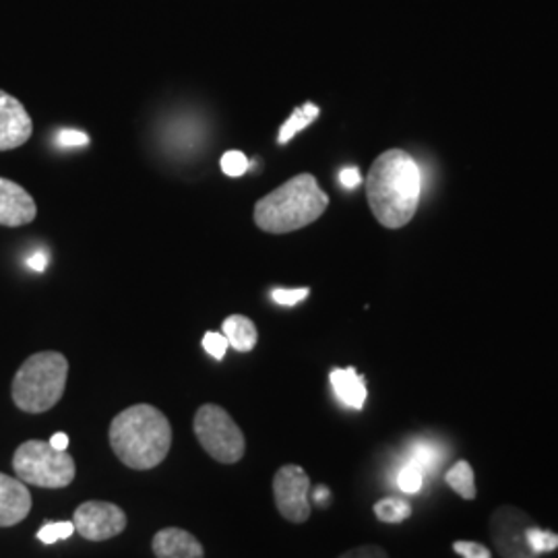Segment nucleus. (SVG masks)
I'll return each instance as SVG.
<instances>
[{
  "label": "nucleus",
  "instance_id": "1",
  "mask_svg": "<svg viewBox=\"0 0 558 558\" xmlns=\"http://www.w3.org/2000/svg\"><path fill=\"white\" fill-rule=\"evenodd\" d=\"M422 195V172L403 149H389L373 161L366 177V199L373 216L389 230L403 228L416 216Z\"/></svg>",
  "mask_w": 558,
  "mask_h": 558
},
{
  "label": "nucleus",
  "instance_id": "2",
  "mask_svg": "<svg viewBox=\"0 0 558 558\" xmlns=\"http://www.w3.org/2000/svg\"><path fill=\"white\" fill-rule=\"evenodd\" d=\"M108 440L120 463L137 472H147L168 458L172 449V426L156 405L137 403L114 416Z\"/></svg>",
  "mask_w": 558,
  "mask_h": 558
},
{
  "label": "nucleus",
  "instance_id": "3",
  "mask_svg": "<svg viewBox=\"0 0 558 558\" xmlns=\"http://www.w3.org/2000/svg\"><path fill=\"white\" fill-rule=\"evenodd\" d=\"M327 207L329 197L319 182L313 174L304 172L257 201L253 218L263 232L288 234L315 223Z\"/></svg>",
  "mask_w": 558,
  "mask_h": 558
},
{
  "label": "nucleus",
  "instance_id": "4",
  "mask_svg": "<svg viewBox=\"0 0 558 558\" xmlns=\"http://www.w3.org/2000/svg\"><path fill=\"white\" fill-rule=\"evenodd\" d=\"M69 377V360L60 352H38L25 360L11 385V398L25 414H44L59 403Z\"/></svg>",
  "mask_w": 558,
  "mask_h": 558
},
{
  "label": "nucleus",
  "instance_id": "5",
  "mask_svg": "<svg viewBox=\"0 0 558 558\" xmlns=\"http://www.w3.org/2000/svg\"><path fill=\"white\" fill-rule=\"evenodd\" d=\"M13 470L21 482L50 490L66 488L77 476L75 458L69 451H57L50 440L21 442L13 456Z\"/></svg>",
  "mask_w": 558,
  "mask_h": 558
},
{
  "label": "nucleus",
  "instance_id": "6",
  "mask_svg": "<svg viewBox=\"0 0 558 558\" xmlns=\"http://www.w3.org/2000/svg\"><path fill=\"white\" fill-rule=\"evenodd\" d=\"M193 430L203 451L223 465H234L246 453L244 433L218 403L201 405L193 420Z\"/></svg>",
  "mask_w": 558,
  "mask_h": 558
},
{
  "label": "nucleus",
  "instance_id": "7",
  "mask_svg": "<svg viewBox=\"0 0 558 558\" xmlns=\"http://www.w3.org/2000/svg\"><path fill=\"white\" fill-rule=\"evenodd\" d=\"M534 519L518 507H499L490 518V538L502 558H539L530 544Z\"/></svg>",
  "mask_w": 558,
  "mask_h": 558
},
{
  "label": "nucleus",
  "instance_id": "8",
  "mask_svg": "<svg viewBox=\"0 0 558 558\" xmlns=\"http://www.w3.org/2000/svg\"><path fill=\"white\" fill-rule=\"evenodd\" d=\"M271 490L279 515L286 521L299 525L311 519V478L300 465H281L271 482Z\"/></svg>",
  "mask_w": 558,
  "mask_h": 558
},
{
  "label": "nucleus",
  "instance_id": "9",
  "mask_svg": "<svg viewBox=\"0 0 558 558\" xmlns=\"http://www.w3.org/2000/svg\"><path fill=\"white\" fill-rule=\"evenodd\" d=\"M73 523L81 538L89 542H106V539L117 538L126 530L129 518L124 509H120L114 502L87 500V502H81L75 509Z\"/></svg>",
  "mask_w": 558,
  "mask_h": 558
},
{
  "label": "nucleus",
  "instance_id": "10",
  "mask_svg": "<svg viewBox=\"0 0 558 558\" xmlns=\"http://www.w3.org/2000/svg\"><path fill=\"white\" fill-rule=\"evenodd\" d=\"M34 122L25 106L0 89V151H11L32 140Z\"/></svg>",
  "mask_w": 558,
  "mask_h": 558
},
{
  "label": "nucleus",
  "instance_id": "11",
  "mask_svg": "<svg viewBox=\"0 0 558 558\" xmlns=\"http://www.w3.org/2000/svg\"><path fill=\"white\" fill-rule=\"evenodd\" d=\"M38 205L34 197L13 180L0 177V226L20 228L36 220Z\"/></svg>",
  "mask_w": 558,
  "mask_h": 558
},
{
  "label": "nucleus",
  "instance_id": "12",
  "mask_svg": "<svg viewBox=\"0 0 558 558\" xmlns=\"http://www.w3.org/2000/svg\"><path fill=\"white\" fill-rule=\"evenodd\" d=\"M32 511V493L27 484L0 472V527L20 525Z\"/></svg>",
  "mask_w": 558,
  "mask_h": 558
},
{
  "label": "nucleus",
  "instance_id": "13",
  "mask_svg": "<svg viewBox=\"0 0 558 558\" xmlns=\"http://www.w3.org/2000/svg\"><path fill=\"white\" fill-rule=\"evenodd\" d=\"M156 558H205V548L197 536L182 527H163L151 539Z\"/></svg>",
  "mask_w": 558,
  "mask_h": 558
},
{
  "label": "nucleus",
  "instance_id": "14",
  "mask_svg": "<svg viewBox=\"0 0 558 558\" xmlns=\"http://www.w3.org/2000/svg\"><path fill=\"white\" fill-rule=\"evenodd\" d=\"M331 387H333V393L336 398L350 410H362L366 398H368V391H366V383L364 377L359 375V371L354 366H348V368H333L331 375Z\"/></svg>",
  "mask_w": 558,
  "mask_h": 558
},
{
  "label": "nucleus",
  "instance_id": "15",
  "mask_svg": "<svg viewBox=\"0 0 558 558\" xmlns=\"http://www.w3.org/2000/svg\"><path fill=\"white\" fill-rule=\"evenodd\" d=\"M221 333L236 352H253L259 341L257 325L244 315H230L221 323Z\"/></svg>",
  "mask_w": 558,
  "mask_h": 558
},
{
  "label": "nucleus",
  "instance_id": "16",
  "mask_svg": "<svg viewBox=\"0 0 558 558\" xmlns=\"http://www.w3.org/2000/svg\"><path fill=\"white\" fill-rule=\"evenodd\" d=\"M320 110L317 104H304L299 106L290 119L286 120L279 129L278 143L279 145H286L290 141L294 140L299 135L300 131H304L306 126H311L315 120L319 119Z\"/></svg>",
  "mask_w": 558,
  "mask_h": 558
},
{
  "label": "nucleus",
  "instance_id": "17",
  "mask_svg": "<svg viewBox=\"0 0 558 558\" xmlns=\"http://www.w3.org/2000/svg\"><path fill=\"white\" fill-rule=\"evenodd\" d=\"M445 482L453 488V493H458L461 499L474 500L476 499V482H474V470L468 461H458L447 474H445Z\"/></svg>",
  "mask_w": 558,
  "mask_h": 558
},
{
  "label": "nucleus",
  "instance_id": "18",
  "mask_svg": "<svg viewBox=\"0 0 558 558\" xmlns=\"http://www.w3.org/2000/svg\"><path fill=\"white\" fill-rule=\"evenodd\" d=\"M375 515L383 523H401L412 515V505L399 497H387L380 499L375 507Z\"/></svg>",
  "mask_w": 558,
  "mask_h": 558
},
{
  "label": "nucleus",
  "instance_id": "19",
  "mask_svg": "<svg viewBox=\"0 0 558 558\" xmlns=\"http://www.w3.org/2000/svg\"><path fill=\"white\" fill-rule=\"evenodd\" d=\"M398 486L405 495H418L424 486V472L414 461H408L398 476Z\"/></svg>",
  "mask_w": 558,
  "mask_h": 558
},
{
  "label": "nucleus",
  "instance_id": "20",
  "mask_svg": "<svg viewBox=\"0 0 558 558\" xmlns=\"http://www.w3.org/2000/svg\"><path fill=\"white\" fill-rule=\"evenodd\" d=\"M527 538H530V544H532V548H534V553H536L538 557L546 555V553H553V550H557L558 548V534L550 532V530L538 527V525H534V527L530 530Z\"/></svg>",
  "mask_w": 558,
  "mask_h": 558
},
{
  "label": "nucleus",
  "instance_id": "21",
  "mask_svg": "<svg viewBox=\"0 0 558 558\" xmlns=\"http://www.w3.org/2000/svg\"><path fill=\"white\" fill-rule=\"evenodd\" d=\"M73 532H75V523L73 521H60V523L48 521L38 532V539L44 542V544H54L59 539L71 538Z\"/></svg>",
  "mask_w": 558,
  "mask_h": 558
},
{
  "label": "nucleus",
  "instance_id": "22",
  "mask_svg": "<svg viewBox=\"0 0 558 558\" xmlns=\"http://www.w3.org/2000/svg\"><path fill=\"white\" fill-rule=\"evenodd\" d=\"M439 449L435 445H428V442H420L414 449H412V458L410 461H414L416 465L422 468V472H430L437 463L440 461Z\"/></svg>",
  "mask_w": 558,
  "mask_h": 558
},
{
  "label": "nucleus",
  "instance_id": "23",
  "mask_svg": "<svg viewBox=\"0 0 558 558\" xmlns=\"http://www.w3.org/2000/svg\"><path fill=\"white\" fill-rule=\"evenodd\" d=\"M221 170H223V174H228V177H232V179H239L242 174H246V170H248V158L242 154V151H236V149H232V151H226L223 156H221L220 161Z\"/></svg>",
  "mask_w": 558,
  "mask_h": 558
},
{
  "label": "nucleus",
  "instance_id": "24",
  "mask_svg": "<svg viewBox=\"0 0 558 558\" xmlns=\"http://www.w3.org/2000/svg\"><path fill=\"white\" fill-rule=\"evenodd\" d=\"M308 288H276L271 292V300L278 302L279 306H296L302 300L308 299Z\"/></svg>",
  "mask_w": 558,
  "mask_h": 558
},
{
  "label": "nucleus",
  "instance_id": "25",
  "mask_svg": "<svg viewBox=\"0 0 558 558\" xmlns=\"http://www.w3.org/2000/svg\"><path fill=\"white\" fill-rule=\"evenodd\" d=\"M453 550L461 558H493L486 546H482L478 542H470V539H456Z\"/></svg>",
  "mask_w": 558,
  "mask_h": 558
},
{
  "label": "nucleus",
  "instance_id": "26",
  "mask_svg": "<svg viewBox=\"0 0 558 558\" xmlns=\"http://www.w3.org/2000/svg\"><path fill=\"white\" fill-rule=\"evenodd\" d=\"M228 339L223 338V333H216V331H207L203 336V348L207 354H211L216 360H223L226 350H228Z\"/></svg>",
  "mask_w": 558,
  "mask_h": 558
},
{
  "label": "nucleus",
  "instance_id": "27",
  "mask_svg": "<svg viewBox=\"0 0 558 558\" xmlns=\"http://www.w3.org/2000/svg\"><path fill=\"white\" fill-rule=\"evenodd\" d=\"M338 558H389V555H387L380 546L364 544V546H356V548L343 553V555Z\"/></svg>",
  "mask_w": 558,
  "mask_h": 558
},
{
  "label": "nucleus",
  "instance_id": "28",
  "mask_svg": "<svg viewBox=\"0 0 558 558\" xmlns=\"http://www.w3.org/2000/svg\"><path fill=\"white\" fill-rule=\"evenodd\" d=\"M89 141V137L81 131H71V129H64L59 133V143L64 147H75V145H85Z\"/></svg>",
  "mask_w": 558,
  "mask_h": 558
},
{
  "label": "nucleus",
  "instance_id": "29",
  "mask_svg": "<svg viewBox=\"0 0 558 558\" xmlns=\"http://www.w3.org/2000/svg\"><path fill=\"white\" fill-rule=\"evenodd\" d=\"M339 182L345 186V189H356L360 182H362V174H360L359 168H343L339 172Z\"/></svg>",
  "mask_w": 558,
  "mask_h": 558
},
{
  "label": "nucleus",
  "instance_id": "30",
  "mask_svg": "<svg viewBox=\"0 0 558 558\" xmlns=\"http://www.w3.org/2000/svg\"><path fill=\"white\" fill-rule=\"evenodd\" d=\"M46 265H48V257L44 253H36L27 259V267L34 269V271H40V274L46 269Z\"/></svg>",
  "mask_w": 558,
  "mask_h": 558
},
{
  "label": "nucleus",
  "instance_id": "31",
  "mask_svg": "<svg viewBox=\"0 0 558 558\" xmlns=\"http://www.w3.org/2000/svg\"><path fill=\"white\" fill-rule=\"evenodd\" d=\"M50 445H52L57 451H66V449H69V437H66L64 433H57V435H52Z\"/></svg>",
  "mask_w": 558,
  "mask_h": 558
},
{
  "label": "nucleus",
  "instance_id": "32",
  "mask_svg": "<svg viewBox=\"0 0 558 558\" xmlns=\"http://www.w3.org/2000/svg\"><path fill=\"white\" fill-rule=\"evenodd\" d=\"M325 497H329V490H327V488H323V486H319V488H317V493H315V499L319 500V502H323Z\"/></svg>",
  "mask_w": 558,
  "mask_h": 558
}]
</instances>
